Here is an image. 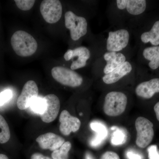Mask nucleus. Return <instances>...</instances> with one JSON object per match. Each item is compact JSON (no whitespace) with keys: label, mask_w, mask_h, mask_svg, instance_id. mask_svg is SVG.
<instances>
[{"label":"nucleus","mask_w":159,"mask_h":159,"mask_svg":"<svg viewBox=\"0 0 159 159\" xmlns=\"http://www.w3.org/2000/svg\"><path fill=\"white\" fill-rule=\"evenodd\" d=\"M106 39V52H124L129 44L130 31L125 28L109 31Z\"/></svg>","instance_id":"2"},{"label":"nucleus","mask_w":159,"mask_h":159,"mask_svg":"<svg viewBox=\"0 0 159 159\" xmlns=\"http://www.w3.org/2000/svg\"><path fill=\"white\" fill-rule=\"evenodd\" d=\"M125 138V134L121 130H116L114 133L112 137L111 142L114 145H119L124 143Z\"/></svg>","instance_id":"24"},{"label":"nucleus","mask_w":159,"mask_h":159,"mask_svg":"<svg viewBox=\"0 0 159 159\" xmlns=\"http://www.w3.org/2000/svg\"><path fill=\"white\" fill-rule=\"evenodd\" d=\"M142 57L148 61V67L152 70L159 68V46H150L143 49Z\"/></svg>","instance_id":"17"},{"label":"nucleus","mask_w":159,"mask_h":159,"mask_svg":"<svg viewBox=\"0 0 159 159\" xmlns=\"http://www.w3.org/2000/svg\"><path fill=\"white\" fill-rule=\"evenodd\" d=\"M10 131L8 123L0 114V143L5 144L10 139Z\"/></svg>","instance_id":"20"},{"label":"nucleus","mask_w":159,"mask_h":159,"mask_svg":"<svg viewBox=\"0 0 159 159\" xmlns=\"http://www.w3.org/2000/svg\"><path fill=\"white\" fill-rule=\"evenodd\" d=\"M31 107L32 110L36 113L41 115L44 112L46 108V103L43 98H38L31 103Z\"/></svg>","instance_id":"22"},{"label":"nucleus","mask_w":159,"mask_h":159,"mask_svg":"<svg viewBox=\"0 0 159 159\" xmlns=\"http://www.w3.org/2000/svg\"><path fill=\"white\" fill-rule=\"evenodd\" d=\"M135 70L136 68L135 63L128 60L112 72L102 76V82L108 85L116 83L130 75Z\"/></svg>","instance_id":"11"},{"label":"nucleus","mask_w":159,"mask_h":159,"mask_svg":"<svg viewBox=\"0 0 159 159\" xmlns=\"http://www.w3.org/2000/svg\"><path fill=\"white\" fill-rule=\"evenodd\" d=\"M65 24L70 31L71 39L77 41L87 34L88 23L85 18L79 16L71 11L65 14Z\"/></svg>","instance_id":"4"},{"label":"nucleus","mask_w":159,"mask_h":159,"mask_svg":"<svg viewBox=\"0 0 159 159\" xmlns=\"http://www.w3.org/2000/svg\"><path fill=\"white\" fill-rule=\"evenodd\" d=\"M91 128L96 133L95 138L91 142L93 147L99 146L104 141L107 135V129L106 126L100 122H92L90 124Z\"/></svg>","instance_id":"19"},{"label":"nucleus","mask_w":159,"mask_h":159,"mask_svg":"<svg viewBox=\"0 0 159 159\" xmlns=\"http://www.w3.org/2000/svg\"><path fill=\"white\" fill-rule=\"evenodd\" d=\"M154 111L155 113L157 119L159 122V101L154 107Z\"/></svg>","instance_id":"30"},{"label":"nucleus","mask_w":159,"mask_h":159,"mask_svg":"<svg viewBox=\"0 0 159 159\" xmlns=\"http://www.w3.org/2000/svg\"><path fill=\"white\" fill-rule=\"evenodd\" d=\"M45 101L46 108L44 112L40 115L43 122L50 123L57 118L60 108L59 98L54 94H49L43 97Z\"/></svg>","instance_id":"12"},{"label":"nucleus","mask_w":159,"mask_h":159,"mask_svg":"<svg viewBox=\"0 0 159 159\" xmlns=\"http://www.w3.org/2000/svg\"><path fill=\"white\" fill-rule=\"evenodd\" d=\"M51 75L57 82L70 87H78L83 82L81 75L76 71L65 67H54L51 70Z\"/></svg>","instance_id":"6"},{"label":"nucleus","mask_w":159,"mask_h":159,"mask_svg":"<svg viewBox=\"0 0 159 159\" xmlns=\"http://www.w3.org/2000/svg\"><path fill=\"white\" fill-rule=\"evenodd\" d=\"M0 159H9V157L4 154H0Z\"/></svg>","instance_id":"31"},{"label":"nucleus","mask_w":159,"mask_h":159,"mask_svg":"<svg viewBox=\"0 0 159 159\" xmlns=\"http://www.w3.org/2000/svg\"><path fill=\"white\" fill-rule=\"evenodd\" d=\"M138 97L144 99H150L159 93V78L153 79L140 83L135 89Z\"/></svg>","instance_id":"16"},{"label":"nucleus","mask_w":159,"mask_h":159,"mask_svg":"<svg viewBox=\"0 0 159 159\" xmlns=\"http://www.w3.org/2000/svg\"><path fill=\"white\" fill-rule=\"evenodd\" d=\"M128 60L124 52H105L99 57V70L103 75L112 72Z\"/></svg>","instance_id":"7"},{"label":"nucleus","mask_w":159,"mask_h":159,"mask_svg":"<svg viewBox=\"0 0 159 159\" xmlns=\"http://www.w3.org/2000/svg\"><path fill=\"white\" fill-rule=\"evenodd\" d=\"M86 159H93L89 154H87L86 156Z\"/></svg>","instance_id":"32"},{"label":"nucleus","mask_w":159,"mask_h":159,"mask_svg":"<svg viewBox=\"0 0 159 159\" xmlns=\"http://www.w3.org/2000/svg\"><path fill=\"white\" fill-rule=\"evenodd\" d=\"M12 49L18 56L29 57L37 51L38 43L34 38L26 31L19 30L12 34L11 39Z\"/></svg>","instance_id":"1"},{"label":"nucleus","mask_w":159,"mask_h":159,"mask_svg":"<svg viewBox=\"0 0 159 159\" xmlns=\"http://www.w3.org/2000/svg\"><path fill=\"white\" fill-rule=\"evenodd\" d=\"M40 11L47 23L55 24L61 17L62 6L58 0H44L41 3Z\"/></svg>","instance_id":"9"},{"label":"nucleus","mask_w":159,"mask_h":159,"mask_svg":"<svg viewBox=\"0 0 159 159\" xmlns=\"http://www.w3.org/2000/svg\"><path fill=\"white\" fill-rule=\"evenodd\" d=\"M12 92L10 90H6L0 93V106L8 102L12 97Z\"/></svg>","instance_id":"25"},{"label":"nucleus","mask_w":159,"mask_h":159,"mask_svg":"<svg viewBox=\"0 0 159 159\" xmlns=\"http://www.w3.org/2000/svg\"><path fill=\"white\" fill-rule=\"evenodd\" d=\"M100 159H120L118 154L114 152L107 151L102 155Z\"/></svg>","instance_id":"27"},{"label":"nucleus","mask_w":159,"mask_h":159,"mask_svg":"<svg viewBox=\"0 0 159 159\" xmlns=\"http://www.w3.org/2000/svg\"><path fill=\"white\" fill-rule=\"evenodd\" d=\"M117 9L125 11L131 16H138L143 14L147 8V2L145 0H117Z\"/></svg>","instance_id":"13"},{"label":"nucleus","mask_w":159,"mask_h":159,"mask_svg":"<svg viewBox=\"0 0 159 159\" xmlns=\"http://www.w3.org/2000/svg\"><path fill=\"white\" fill-rule=\"evenodd\" d=\"M71 148V143L69 141L66 142L62 146L52 152L53 159H68L69 152Z\"/></svg>","instance_id":"21"},{"label":"nucleus","mask_w":159,"mask_h":159,"mask_svg":"<svg viewBox=\"0 0 159 159\" xmlns=\"http://www.w3.org/2000/svg\"><path fill=\"white\" fill-rule=\"evenodd\" d=\"M91 56V51L88 48L81 46L73 50H68L64 55V58L66 61H72L70 69L75 71L86 66Z\"/></svg>","instance_id":"8"},{"label":"nucleus","mask_w":159,"mask_h":159,"mask_svg":"<svg viewBox=\"0 0 159 159\" xmlns=\"http://www.w3.org/2000/svg\"><path fill=\"white\" fill-rule=\"evenodd\" d=\"M31 159H52L48 157L45 156L42 154L38 153H34L31 156Z\"/></svg>","instance_id":"29"},{"label":"nucleus","mask_w":159,"mask_h":159,"mask_svg":"<svg viewBox=\"0 0 159 159\" xmlns=\"http://www.w3.org/2000/svg\"><path fill=\"white\" fill-rule=\"evenodd\" d=\"M136 143L140 148H145L152 142L154 136L153 124L147 118L139 117L136 120Z\"/></svg>","instance_id":"5"},{"label":"nucleus","mask_w":159,"mask_h":159,"mask_svg":"<svg viewBox=\"0 0 159 159\" xmlns=\"http://www.w3.org/2000/svg\"><path fill=\"white\" fill-rule=\"evenodd\" d=\"M128 98L126 94L120 91H113L106 95L103 111L109 116H120L125 111Z\"/></svg>","instance_id":"3"},{"label":"nucleus","mask_w":159,"mask_h":159,"mask_svg":"<svg viewBox=\"0 0 159 159\" xmlns=\"http://www.w3.org/2000/svg\"><path fill=\"white\" fill-rule=\"evenodd\" d=\"M15 2L18 8L23 11L30 10L34 6V0H15Z\"/></svg>","instance_id":"23"},{"label":"nucleus","mask_w":159,"mask_h":159,"mask_svg":"<svg viewBox=\"0 0 159 159\" xmlns=\"http://www.w3.org/2000/svg\"><path fill=\"white\" fill-rule=\"evenodd\" d=\"M139 39L143 43H150L152 46H159V20L154 23L149 30L142 32Z\"/></svg>","instance_id":"18"},{"label":"nucleus","mask_w":159,"mask_h":159,"mask_svg":"<svg viewBox=\"0 0 159 159\" xmlns=\"http://www.w3.org/2000/svg\"><path fill=\"white\" fill-rule=\"evenodd\" d=\"M39 89L34 80H30L25 84L21 94L18 98L16 104L20 110L26 109L38 97Z\"/></svg>","instance_id":"10"},{"label":"nucleus","mask_w":159,"mask_h":159,"mask_svg":"<svg viewBox=\"0 0 159 159\" xmlns=\"http://www.w3.org/2000/svg\"><path fill=\"white\" fill-rule=\"evenodd\" d=\"M36 142L42 149H49L53 152L60 148L66 142L62 137L53 133L41 135L36 139Z\"/></svg>","instance_id":"15"},{"label":"nucleus","mask_w":159,"mask_h":159,"mask_svg":"<svg viewBox=\"0 0 159 159\" xmlns=\"http://www.w3.org/2000/svg\"><path fill=\"white\" fill-rule=\"evenodd\" d=\"M126 156L128 159H142V156L133 151H128L126 152Z\"/></svg>","instance_id":"28"},{"label":"nucleus","mask_w":159,"mask_h":159,"mask_svg":"<svg viewBox=\"0 0 159 159\" xmlns=\"http://www.w3.org/2000/svg\"><path fill=\"white\" fill-rule=\"evenodd\" d=\"M149 159H159V153L156 146H152L148 148Z\"/></svg>","instance_id":"26"},{"label":"nucleus","mask_w":159,"mask_h":159,"mask_svg":"<svg viewBox=\"0 0 159 159\" xmlns=\"http://www.w3.org/2000/svg\"><path fill=\"white\" fill-rule=\"evenodd\" d=\"M59 122L60 131L65 136H68L72 132H76L81 125V122L79 119L71 116L66 110L61 112L59 117Z\"/></svg>","instance_id":"14"}]
</instances>
